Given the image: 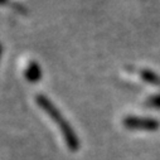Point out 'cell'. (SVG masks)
Returning <instances> with one entry per match:
<instances>
[{"label": "cell", "instance_id": "obj_7", "mask_svg": "<svg viewBox=\"0 0 160 160\" xmlns=\"http://www.w3.org/2000/svg\"><path fill=\"white\" fill-rule=\"evenodd\" d=\"M2 51H3V47H2V44H0V56H2Z\"/></svg>", "mask_w": 160, "mask_h": 160}, {"label": "cell", "instance_id": "obj_1", "mask_svg": "<svg viewBox=\"0 0 160 160\" xmlns=\"http://www.w3.org/2000/svg\"><path fill=\"white\" fill-rule=\"evenodd\" d=\"M35 102H37V105L41 107L52 120H54V121H56L57 126L59 128V130H61V132H62V135L64 138V141H66L67 148L71 151H77L79 149V139L76 135L73 128L69 125V122L66 120V117L62 115V112L44 95H38L35 97Z\"/></svg>", "mask_w": 160, "mask_h": 160}, {"label": "cell", "instance_id": "obj_3", "mask_svg": "<svg viewBox=\"0 0 160 160\" xmlns=\"http://www.w3.org/2000/svg\"><path fill=\"white\" fill-rule=\"evenodd\" d=\"M24 76H25V78L28 79V81L32 82V83L38 82L39 79L42 78V69H41V67H39L38 62L30 61V62L28 63L27 68H25Z\"/></svg>", "mask_w": 160, "mask_h": 160}, {"label": "cell", "instance_id": "obj_2", "mask_svg": "<svg viewBox=\"0 0 160 160\" xmlns=\"http://www.w3.org/2000/svg\"><path fill=\"white\" fill-rule=\"evenodd\" d=\"M124 125L128 129L134 130H156L159 128V121L155 118L149 117H138V116H129L124 120Z\"/></svg>", "mask_w": 160, "mask_h": 160}, {"label": "cell", "instance_id": "obj_5", "mask_svg": "<svg viewBox=\"0 0 160 160\" xmlns=\"http://www.w3.org/2000/svg\"><path fill=\"white\" fill-rule=\"evenodd\" d=\"M146 105H148V106H151V107H158V108H160V95H159V96H152V97H150V98L146 101Z\"/></svg>", "mask_w": 160, "mask_h": 160}, {"label": "cell", "instance_id": "obj_6", "mask_svg": "<svg viewBox=\"0 0 160 160\" xmlns=\"http://www.w3.org/2000/svg\"><path fill=\"white\" fill-rule=\"evenodd\" d=\"M8 3V0H0V5H5Z\"/></svg>", "mask_w": 160, "mask_h": 160}, {"label": "cell", "instance_id": "obj_4", "mask_svg": "<svg viewBox=\"0 0 160 160\" xmlns=\"http://www.w3.org/2000/svg\"><path fill=\"white\" fill-rule=\"evenodd\" d=\"M140 76L145 79L148 83L160 87V77L156 73H154L151 71H148V69H142V71H140Z\"/></svg>", "mask_w": 160, "mask_h": 160}]
</instances>
